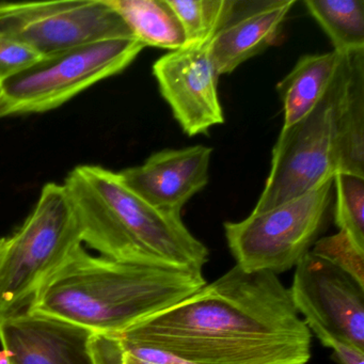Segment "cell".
<instances>
[{
	"label": "cell",
	"instance_id": "obj_1",
	"mask_svg": "<svg viewBox=\"0 0 364 364\" xmlns=\"http://www.w3.org/2000/svg\"><path fill=\"white\" fill-rule=\"evenodd\" d=\"M119 334L191 364H306L312 355V333L280 278L236 265Z\"/></svg>",
	"mask_w": 364,
	"mask_h": 364
},
{
	"label": "cell",
	"instance_id": "obj_2",
	"mask_svg": "<svg viewBox=\"0 0 364 364\" xmlns=\"http://www.w3.org/2000/svg\"><path fill=\"white\" fill-rule=\"evenodd\" d=\"M205 283L203 272L93 257L80 247L26 310L93 334H119L174 306Z\"/></svg>",
	"mask_w": 364,
	"mask_h": 364
},
{
	"label": "cell",
	"instance_id": "obj_3",
	"mask_svg": "<svg viewBox=\"0 0 364 364\" xmlns=\"http://www.w3.org/2000/svg\"><path fill=\"white\" fill-rule=\"evenodd\" d=\"M63 186L80 223L82 242L116 261L203 272L208 247L178 213L161 210L127 186L119 172L78 166Z\"/></svg>",
	"mask_w": 364,
	"mask_h": 364
},
{
	"label": "cell",
	"instance_id": "obj_4",
	"mask_svg": "<svg viewBox=\"0 0 364 364\" xmlns=\"http://www.w3.org/2000/svg\"><path fill=\"white\" fill-rule=\"evenodd\" d=\"M80 247L82 231L67 189L48 183L24 223L0 237V314L26 309Z\"/></svg>",
	"mask_w": 364,
	"mask_h": 364
},
{
	"label": "cell",
	"instance_id": "obj_5",
	"mask_svg": "<svg viewBox=\"0 0 364 364\" xmlns=\"http://www.w3.org/2000/svg\"><path fill=\"white\" fill-rule=\"evenodd\" d=\"M144 48L135 37H119L43 56L0 82V119L56 109L124 71Z\"/></svg>",
	"mask_w": 364,
	"mask_h": 364
},
{
	"label": "cell",
	"instance_id": "obj_6",
	"mask_svg": "<svg viewBox=\"0 0 364 364\" xmlns=\"http://www.w3.org/2000/svg\"><path fill=\"white\" fill-rule=\"evenodd\" d=\"M332 202L333 178L269 210L225 223L235 265L245 272L277 276L293 269L318 240Z\"/></svg>",
	"mask_w": 364,
	"mask_h": 364
},
{
	"label": "cell",
	"instance_id": "obj_7",
	"mask_svg": "<svg viewBox=\"0 0 364 364\" xmlns=\"http://www.w3.org/2000/svg\"><path fill=\"white\" fill-rule=\"evenodd\" d=\"M343 67L314 109L281 129L272 149L269 174L252 212H264L295 199L338 171L334 112Z\"/></svg>",
	"mask_w": 364,
	"mask_h": 364
},
{
	"label": "cell",
	"instance_id": "obj_8",
	"mask_svg": "<svg viewBox=\"0 0 364 364\" xmlns=\"http://www.w3.org/2000/svg\"><path fill=\"white\" fill-rule=\"evenodd\" d=\"M0 33L42 56L101 40L134 37L105 0L0 3Z\"/></svg>",
	"mask_w": 364,
	"mask_h": 364
},
{
	"label": "cell",
	"instance_id": "obj_9",
	"mask_svg": "<svg viewBox=\"0 0 364 364\" xmlns=\"http://www.w3.org/2000/svg\"><path fill=\"white\" fill-rule=\"evenodd\" d=\"M289 289L309 330L321 328L364 349V287L349 274L310 251Z\"/></svg>",
	"mask_w": 364,
	"mask_h": 364
},
{
	"label": "cell",
	"instance_id": "obj_10",
	"mask_svg": "<svg viewBox=\"0 0 364 364\" xmlns=\"http://www.w3.org/2000/svg\"><path fill=\"white\" fill-rule=\"evenodd\" d=\"M210 46L193 44L170 50L153 65L161 95L183 132L191 137L208 134L213 127L225 122L219 75Z\"/></svg>",
	"mask_w": 364,
	"mask_h": 364
},
{
	"label": "cell",
	"instance_id": "obj_11",
	"mask_svg": "<svg viewBox=\"0 0 364 364\" xmlns=\"http://www.w3.org/2000/svg\"><path fill=\"white\" fill-rule=\"evenodd\" d=\"M92 332L26 309L0 314L6 364H93Z\"/></svg>",
	"mask_w": 364,
	"mask_h": 364
},
{
	"label": "cell",
	"instance_id": "obj_12",
	"mask_svg": "<svg viewBox=\"0 0 364 364\" xmlns=\"http://www.w3.org/2000/svg\"><path fill=\"white\" fill-rule=\"evenodd\" d=\"M212 153V148L200 144L166 149L119 174L129 188L155 208L181 214L185 204L208 185Z\"/></svg>",
	"mask_w": 364,
	"mask_h": 364
},
{
	"label": "cell",
	"instance_id": "obj_13",
	"mask_svg": "<svg viewBox=\"0 0 364 364\" xmlns=\"http://www.w3.org/2000/svg\"><path fill=\"white\" fill-rule=\"evenodd\" d=\"M296 0H234L210 50L219 76L235 71L278 40Z\"/></svg>",
	"mask_w": 364,
	"mask_h": 364
},
{
	"label": "cell",
	"instance_id": "obj_14",
	"mask_svg": "<svg viewBox=\"0 0 364 364\" xmlns=\"http://www.w3.org/2000/svg\"><path fill=\"white\" fill-rule=\"evenodd\" d=\"M338 172L364 178V50L345 57L334 112Z\"/></svg>",
	"mask_w": 364,
	"mask_h": 364
},
{
	"label": "cell",
	"instance_id": "obj_15",
	"mask_svg": "<svg viewBox=\"0 0 364 364\" xmlns=\"http://www.w3.org/2000/svg\"><path fill=\"white\" fill-rule=\"evenodd\" d=\"M344 56L336 52L304 55L277 84L283 105L282 129L295 124L321 101L340 74Z\"/></svg>",
	"mask_w": 364,
	"mask_h": 364
},
{
	"label": "cell",
	"instance_id": "obj_16",
	"mask_svg": "<svg viewBox=\"0 0 364 364\" xmlns=\"http://www.w3.org/2000/svg\"><path fill=\"white\" fill-rule=\"evenodd\" d=\"M144 48L176 50L185 46L180 22L167 0H105Z\"/></svg>",
	"mask_w": 364,
	"mask_h": 364
},
{
	"label": "cell",
	"instance_id": "obj_17",
	"mask_svg": "<svg viewBox=\"0 0 364 364\" xmlns=\"http://www.w3.org/2000/svg\"><path fill=\"white\" fill-rule=\"evenodd\" d=\"M309 14L329 38L333 52L364 50V0H304Z\"/></svg>",
	"mask_w": 364,
	"mask_h": 364
},
{
	"label": "cell",
	"instance_id": "obj_18",
	"mask_svg": "<svg viewBox=\"0 0 364 364\" xmlns=\"http://www.w3.org/2000/svg\"><path fill=\"white\" fill-rule=\"evenodd\" d=\"M167 3L182 27L185 46H193L212 42L234 0H167Z\"/></svg>",
	"mask_w": 364,
	"mask_h": 364
},
{
	"label": "cell",
	"instance_id": "obj_19",
	"mask_svg": "<svg viewBox=\"0 0 364 364\" xmlns=\"http://www.w3.org/2000/svg\"><path fill=\"white\" fill-rule=\"evenodd\" d=\"M333 216L338 231L364 251V178L338 172L333 176Z\"/></svg>",
	"mask_w": 364,
	"mask_h": 364
},
{
	"label": "cell",
	"instance_id": "obj_20",
	"mask_svg": "<svg viewBox=\"0 0 364 364\" xmlns=\"http://www.w3.org/2000/svg\"><path fill=\"white\" fill-rule=\"evenodd\" d=\"M89 349L93 364H191L121 334H92Z\"/></svg>",
	"mask_w": 364,
	"mask_h": 364
},
{
	"label": "cell",
	"instance_id": "obj_21",
	"mask_svg": "<svg viewBox=\"0 0 364 364\" xmlns=\"http://www.w3.org/2000/svg\"><path fill=\"white\" fill-rule=\"evenodd\" d=\"M311 252L343 270L364 287V251L358 249L343 232L318 238Z\"/></svg>",
	"mask_w": 364,
	"mask_h": 364
},
{
	"label": "cell",
	"instance_id": "obj_22",
	"mask_svg": "<svg viewBox=\"0 0 364 364\" xmlns=\"http://www.w3.org/2000/svg\"><path fill=\"white\" fill-rule=\"evenodd\" d=\"M42 57L20 40L0 33V82L35 65Z\"/></svg>",
	"mask_w": 364,
	"mask_h": 364
}]
</instances>
